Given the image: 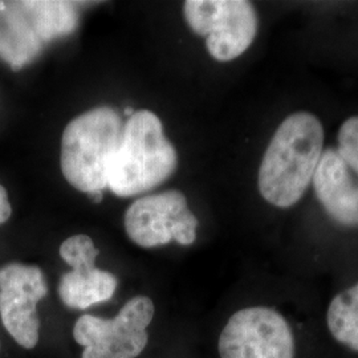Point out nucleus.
I'll use <instances>...</instances> for the list:
<instances>
[{"label":"nucleus","mask_w":358,"mask_h":358,"mask_svg":"<svg viewBox=\"0 0 358 358\" xmlns=\"http://www.w3.org/2000/svg\"><path fill=\"white\" fill-rule=\"evenodd\" d=\"M134 113H136V112H134L131 108H127V109H125V115H128L129 118L134 115Z\"/></svg>","instance_id":"16"},{"label":"nucleus","mask_w":358,"mask_h":358,"mask_svg":"<svg viewBox=\"0 0 358 358\" xmlns=\"http://www.w3.org/2000/svg\"><path fill=\"white\" fill-rule=\"evenodd\" d=\"M327 322L338 343L358 352V282L333 299Z\"/></svg>","instance_id":"13"},{"label":"nucleus","mask_w":358,"mask_h":358,"mask_svg":"<svg viewBox=\"0 0 358 358\" xmlns=\"http://www.w3.org/2000/svg\"><path fill=\"white\" fill-rule=\"evenodd\" d=\"M48 294L43 271L10 263L0 268V317L13 340L26 349L38 343V303Z\"/></svg>","instance_id":"8"},{"label":"nucleus","mask_w":358,"mask_h":358,"mask_svg":"<svg viewBox=\"0 0 358 358\" xmlns=\"http://www.w3.org/2000/svg\"><path fill=\"white\" fill-rule=\"evenodd\" d=\"M178 157L150 110L136 112L124 124L108 189L117 196H134L164 183L177 169Z\"/></svg>","instance_id":"2"},{"label":"nucleus","mask_w":358,"mask_h":358,"mask_svg":"<svg viewBox=\"0 0 358 358\" xmlns=\"http://www.w3.org/2000/svg\"><path fill=\"white\" fill-rule=\"evenodd\" d=\"M27 8L44 44L71 35L78 24L75 3L63 0L26 1Z\"/></svg>","instance_id":"12"},{"label":"nucleus","mask_w":358,"mask_h":358,"mask_svg":"<svg viewBox=\"0 0 358 358\" xmlns=\"http://www.w3.org/2000/svg\"><path fill=\"white\" fill-rule=\"evenodd\" d=\"M124 124L115 109L100 106L72 120L63 133L60 166L66 182L78 192L108 189Z\"/></svg>","instance_id":"3"},{"label":"nucleus","mask_w":358,"mask_h":358,"mask_svg":"<svg viewBox=\"0 0 358 358\" xmlns=\"http://www.w3.org/2000/svg\"><path fill=\"white\" fill-rule=\"evenodd\" d=\"M325 213L346 227H358V177L336 149L322 152L312 179Z\"/></svg>","instance_id":"10"},{"label":"nucleus","mask_w":358,"mask_h":358,"mask_svg":"<svg viewBox=\"0 0 358 358\" xmlns=\"http://www.w3.org/2000/svg\"><path fill=\"white\" fill-rule=\"evenodd\" d=\"M124 224L134 243L153 248L173 241L180 245L194 243L198 219L182 192L169 190L137 199L129 207Z\"/></svg>","instance_id":"6"},{"label":"nucleus","mask_w":358,"mask_h":358,"mask_svg":"<svg viewBox=\"0 0 358 358\" xmlns=\"http://www.w3.org/2000/svg\"><path fill=\"white\" fill-rule=\"evenodd\" d=\"M185 19L206 38L208 53L217 62H231L247 51L257 34V13L245 0H187Z\"/></svg>","instance_id":"4"},{"label":"nucleus","mask_w":358,"mask_h":358,"mask_svg":"<svg viewBox=\"0 0 358 358\" xmlns=\"http://www.w3.org/2000/svg\"><path fill=\"white\" fill-rule=\"evenodd\" d=\"M154 317L149 297L137 296L112 320L84 315L76 321L73 337L84 346L81 358H136L148 344L146 328Z\"/></svg>","instance_id":"5"},{"label":"nucleus","mask_w":358,"mask_h":358,"mask_svg":"<svg viewBox=\"0 0 358 358\" xmlns=\"http://www.w3.org/2000/svg\"><path fill=\"white\" fill-rule=\"evenodd\" d=\"M44 45L26 1H0V57L19 71L34 62Z\"/></svg>","instance_id":"11"},{"label":"nucleus","mask_w":358,"mask_h":358,"mask_svg":"<svg viewBox=\"0 0 358 358\" xmlns=\"http://www.w3.org/2000/svg\"><path fill=\"white\" fill-rule=\"evenodd\" d=\"M324 152V128L309 112L288 115L263 155L257 186L263 199L279 208L296 205L312 183Z\"/></svg>","instance_id":"1"},{"label":"nucleus","mask_w":358,"mask_h":358,"mask_svg":"<svg viewBox=\"0 0 358 358\" xmlns=\"http://www.w3.org/2000/svg\"><path fill=\"white\" fill-rule=\"evenodd\" d=\"M13 214V207L8 199V194L7 190L4 189V186L0 185V224L6 223Z\"/></svg>","instance_id":"15"},{"label":"nucleus","mask_w":358,"mask_h":358,"mask_svg":"<svg viewBox=\"0 0 358 358\" xmlns=\"http://www.w3.org/2000/svg\"><path fill=\"white\" fill-rule=\"evenodd\" d=\"M220 358H294V334L279 312L242 309L231 316L219 337Z\"/></svg>","instance_id":"7"},{"label":"nucleus","mask_w":358,"mask_h":358,"mask_svg":"<svg viewBox=\"0 0 358 358\" xmlns=\"http://www.w3.org/2000/svg\"><path fill=\"white\" fill-rule=\"evenodd\" d=\"M100 254L92 238L75 235L60 245V256L72 268L63 275L59 284V296L68 308L87 309L113 297L117 288L115 275L96 268Z\"/></svg>","instance_id":"9"},{"label":"nucleus","mask_w":358,"mask_h":358,"mask_svg":"<svg viewBox=\"0 0 358 358\" xmlns=\"http://www.w3.org/2000/svg\"><path fill=\"white\" fill-rule=\"evenodd\" d=\"M337 152L358 177V115L344 121L338 130Z\"/></svg>","instance_id":"14"}]
</instances>
